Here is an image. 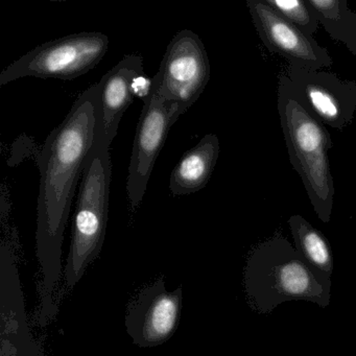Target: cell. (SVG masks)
<instances>
[{
  "label": "cell",
  "instance_id": "277c9868",
  "mask_svg": "<svg viewBox=\"0 0 356 356\" xmlns=\"http://www.w3.org/2000/svg\"><path fill=\"white\" fill-rule=\"evenodd\" d=\"M109 49L107 35L83 32L35 47L0 74V87L22 78L70 81L84 76L103 60Z\"/></svg>",
  "mask_w": 356,
  "mask_h": 356
},
{
  "label": "cell",
  "instance_id": "3957f363",
  "mask_svg": "<svg viewBox=\"0 0 356 356\" xmlns=\"http://www.w3.org/2000/svg\"><path fill=\"white\" fill-rule=\"evenodd\" d=\"M279 102L289 160L301 177L318 218L327 222L330 218L334 195L328 157L329 149L332 147L330 135L295 99L280 95Z\"/></svg>",
  "mask_w": 356,
  "mask_h": 356
},
{
  "label": "cell",
  "instance_id": "2e32d148",
  "mask_svg": "<svg viewBox=\"0 0 356 356\" xmlns=\"http://www.w3.org/2000/svg\"><path fill=\"white\" fill-rule=\"evenodd\" d=\"M153 89V79L147 76V74H140L135 76L131 83V91L135 99H141L145 103L152 95Z\"/></svg>",
  "mask_w": 356,
  "mask_h": 356
},
{
  "label": "cell",
  "instance_id": "7c38bea8",
  "mask_svg": "<svg viewBox=\"0 0 356 356\" xmlns=\"http://www.w3.org/2000/svg\"><path fill=\"white\" fill-rule=\"evenodd\" d=\"M220 155V140L214 134H207L189 149L178 162L170 178L172 195L197 193L209 182Z\"/></svg>",
  "mask_w": 356,
  "mask_h": 356
},
{
  "label": "cell",
  "instance_id": "9a60e30c",
  "mask_svg": "<svg viewBox=\"0 0 356 356\" xmlns=\"http://www.w3.org/2000/svg\"><path fill=\"white\" fill-rule=\"evenodd\" d=\"M281 289L286 295L305 296L310 289V276L303 264L291 262L283 266L279 275Z\"/></svg>",
  "mask_w": 356,
  "mask_h": 356
},
{
  "label": "cell",
  "instance_id": "52a82bcc",
  "mask_svg": "<svg viewBox=\"0 0 356 356\" xmlns=\"http://www.w3.org/2000/svg\"><path fill=\"white\" fill-rule=\"evenodd\" d=\"M183 289L170 291L164 278L143 287L127 308V333L139 348L163 345L176 333L180 324Z\"/></svg>",
  "mask_w": 356,
  "mask_h": 356
},
{
  "label": "cell",
  "instance_id": "5b68a950",
  "mask_svg": "<svg viewBox=\"0 0 356 356\" xmlns=\"http://www.w3.org/2000/svg\"><path fill=\"white\" fill-rule=\"evenodd\" d=\"M152 79V92L174 104L184 114L210 80L209 59L201 38L193 31L177 33Z\"/></svg>",
  "mask_w": 356,
  "mask_h": 356
},
{
  "label": "cell",
  "instance_id": "9c48e42d",
  "mask_svg": "<svg viewBox=\"0 0 356 356\" xmlns=\"http://www.w3.org/2000/svg\"><path fill=\"white\" fill-rule=\"evenodd\" d=\"M0 356H42L29 325L15 254L6 241L0 248Z\"/></svg>",
  "mask_w": 356,
  "mask_h": 356
},
{
  "label": "cell",
  "instance_id": "ba28073f",
  "mask_svg": "<svg viewBox=\"0 0 356 356\" xmlns=\"http://www.w3.org/2000/svg\"><path fill=\"white\" fill-rule=\"evenodd\" d=\"M280 90L281 97L295 99L318 122L332 128H343L353 118V95L330 74L291 68L282 76Z\"/></svg>",
  "mask_w": 356,
  "mask_h": 356
},
{
  "label": "cell",
  "instance_id": "5bb4252c",
  "mask_svg": "<svg viewBox=\"0 0 356 356\" xmlns=\"http://www.w3.org/2000/svg\"><path fill=\"white\" fill-rule=\"evenodd\" d=\"M287 22L312 37L318 26V16L307 1L302 0H264Z\"/></svg>",
  "mask_w": 356,
  "mask_h": 356
},
{
  "label": "cell",
  "instance_id": "7a4b0ae2",
  "mask_svg": "<svg viewBox=\"0 0 356 356\" xmlns=\"http://www.w3.org/2000/svg\"><path fill=\"white\" fill-rule=\"evenodd\" d=\"M112 162L110 149L93 145L85 161L72 220L64 287L72 291L101 253L109 218Z\"/></svg>",
  "mask_w": 356,
  "mask_h": 356
},
{
  "label": "cell",
  "instance_id": "30bf717a",
  "mask_svg": "<svg viewBox=\"0 0 356 356\" xmlns=\"http://www.w3.org/2000/svg\"><path fill=\"white\" fill-rule=\"evenodd\" d=\"M252 19L264 45L289 62L293 70L318 72L332 65L326 49L277 13L264 0L248 1Z\"/></svg>",
  "mask_w": 356,
  "mask_h": 356
},
{
  "label": "cell",
  "instance_id": "8fae6325",
  "mask_svg": "<svg viewBox=\"0 0 356 356\" xmlns=\"http://www.w3.org/2000/svg\"><path fill=\"white\" fill-rule=\"evenodd\" d=\"M140 74H145L143 58L128 55L99 81L97 128L93 145L110 149L118 135L124 112L134 102L131 83Z\"/></svg>",
  "mask_w": 356,
  "mask_h": 356
},
{
  "label": "cell",
  "instance_id": "6da1fadb",
  "mask_svg": "<svg viewBox=\"0 0 356 356\" xmlns=\"http://www.w3.org/2000/svg\"><path fill=\"white\" fill-rule=\"evenodd\" d=\"M99 97V83L81 93L36 155L40 170L36 255L42 278L37 323L41 327L51 322L58 312L64 232L85 161L95 143Z\"/></svg>",
  "mask_w": 356,
  "mask_h": 356
},
{
  "label": "cell",
  "instance_id": "8992f818",
  "mask_svg": "<svg viewBox=\"0 0 356 356\" xmlns=\"http://www.w3.org/2000/svg\"><path fill=\"white\" fill-rule=\"evenodd\" d=\"M181 115L176 105L156 93L152 92L149 99L143 103L127 179V193L133 212L143 202L156 160L170 128Z\"/></svg>",
  "mask_w": 356,
  "mask_h": 356
},
{
  "label": "cell",
  "instance_id": "4fadbf2b",
  "mask_svg": "<svg viewBox=\"0 0 356 356\" xmlns=\"http://www.w3.org/2000/svg\"><path fill=\"white\" fill-rule=\"evenodd\" d=\"M289 224L296 241H298L308 259L321 268L328 266L330 264V252L323 235L316 229L312 228L300 216H291Z\"/></svg>",
  "mask_w": 356,
  "mask_h": 356
}]
</instances>
